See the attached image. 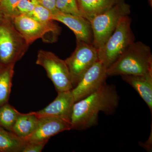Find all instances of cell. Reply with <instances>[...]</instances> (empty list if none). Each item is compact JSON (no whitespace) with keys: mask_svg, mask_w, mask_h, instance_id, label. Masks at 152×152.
Listing matches in <instances>:
<instances>
[{"mask_svg":"<svg viewBox=\"0 0 152 152\" xmlns=\"http://www.w3.org/2000/svg\"><path fill=\"white\" fill-rule=\"evenodd\" d=\"M119 103L115 87L105 84L97 91L74 104L71 118L72 129L85 130L97 124L101 112L113 113Z\"/></svg>","mask_w":152,"mask_h":152,"instance_id":"1","label":"cell"},{"mask_svg":"<svg viewBox=\"0 0 152 152\" xmlns=\"http://www.w3.org/2000/svg\"><path fill=\"white\" fill-rule=\"evenodd\" d=\"M108 76H152V54L151 48L141 42H134L110 66Z\"/></svg>","mask_w":152,"mask_h":152,"instance_id":"2","label":"cell"},{"mask_svg":"<svg viewBox=\"0 0 152 152\" xmlns=\"http://www.w3.org/2000/svg\"><path fill=\"white\" fill-rule=\"evenodd\" d=\"M129 15L120 20L115 31L104 43L98 49V58L108 69L134 42Z\"/></svg>","mask_w":152,"mask_h":152,"instance_id":"3","label":"cell"},{"mask_svg":"<svg viewBox=\"0 0 152 152\" xmlns=\"http://www.w3.org/2000/svg\"><path fill=\"white\" fill-rule=\"evenodd\" d=\"M29 45L15 28L12 19L5 16L0 21V66L15 64Z\"/></svg>","mask_w":152,"mask_h":152,"instance_id":"4","label":"cell"},{"mask_svg":"<svg viewBox=\"0 0 152 152\" xmlns=\"http://www.w3.org/2000/svg\"><path fill=\"white\" fill-rule=\"evenodd\" d=\"M130 13V6L124 1L91 19L93 45L97 49L102 46L113 32L121 19Z\"/></svg>","mask_w":152,"mask_h":152,"instance_id":"5","label":"cell"},{"mask_svg":"<svg viewBox=\"0 0 152 152\" xmlns=\"http://www.w3.org/2000/svg\"><path fill=\"white\" fill-rule=\"evenodd\" d=\"M36 64L46 71L48 77L54 85L57 92L71 91L73 88L69 71L65 60L54 53L40 50Z\"/></svg>","mask_w":152,"mask_h":152,"instance_id":"6","label":"cell"},{"mask_svg":"<svg viewBox=\"0 0 152 152\" xmlns=\"http://www.w3.org/2000/svg\"><path fill=\"white\" fill-rule=\"evenodd\" d=\"M77 45L70 56L65 60L73 88L87 71L99 60L98 49L93 44L77 41Z\"/></svg>","mask_w":152,"mask_h":152,"instance_id":"7","label":"cell"},{"mask_svg":"<svg viewBox=\"0 0 152 152\" xmlns=\"http://www.w3.org/2000/svg\"><path fill=\"white\" fill-rule=\"evenodd\" d=\"M107 69L99 60L87 71L71 90L75 103L95 92L106 83Z\"/></svg>","mask_w":152,"mask_h":152,"instance_id":"8","label":"cell"},{"mask_svg":"<svg viewBox=\"0 0 152 152\" xmlns=\"http://www.w3.org/2000/svg\"><path fill=\"white\" fill-rule=\"evenodd\" d=\"M12 20L17 31L29 45L38 39L45 37L48 33L57 38L59 35L26 14H19Z\"/></svg>","mask_w":152,"mask_h":152,"instance_id":"9","label":"cell"},{"mask_svg":"<svg viewBox=\"0 0 152 152\" xmlns=\"http://www.w3.org/2000/svg\"><path fill=\"white\" fill-rule=\"evenodd\" d=\"M75 103L71 91L58 93L54 100L45 108L34 112L38 118H54L71 123L73 107Z\"/></svg>","mask_w":152,"mask_h":152,"instance_id":"10","label":"cell"},{"mask_svg":"<svg viewBox=\"0 0 152 152\" xmlns=\"http://www.w3.org/2000/svg\"><path fill=\"white\" fill-rule=\"evenodd\" d=\"M71 130L72 126L69 122L57 118H40L35 130L24 140L28 142H48L53 136Z\"/></svg>","mask_w":152,"mask_h":152,"instance_id":"11","label":"cell"},{"mask_svg":"<svg viewBox=\"0 0 152 152\" xmlns=\"http://www.w3.org/2000/svg\"><path fill=\"white\" fill-rule=\"evenodd\" d=\"M52 19L62 23L70 29L76 36V41L93 43L91 23L82 16L64 13L58 10L52 14Z\"/></svg>","mask_w":152,"mask_h":152,"instance_id":"12","label":"cell"},{"mask_svg":"<svg viewBox=\"0 0 152 152\" xmlns=\"http://www.w3.org/2000/svg\"><path fill=\"white\" fill-rule=\"evenodd\" d=\"M122 78L133 87L145 101L152 113V76L121 75Z\"/></svg>","mask_w":152,"mask_h":152,"instance_id":"13","label":"cell"},{"mask_svg":"<svg viewBox=\"0 0 152 152\" xmlns=\"http://www.w3.org/2000/svg\"><path fill=\"white\" fill-rule=\"evenodd\" d=\"M124 0H77L82 16L90 21Z\"/></svg>","mask_w":152,"mask_h":152,"instance_id":"14","label":"cell"},{"mask_svg":"<svg viewBox=\"0 0 152 152\" xmlns=\"http://www.w3.org/2000/svg\"><path fill=\"white\" fill-rule=\"evenodd\" d=\"M39 121V118L34 112L20 113L15 123L12 132L20 138L25 140L35 130Z\"/></svg>","mask_w":152,"mask_h":152,"instance_id":"15","label":"cell"},{"mask_svg":"<svg viewBox=\"0 0 152 152\" xmlns=\"http://www.w3.org/2000/svg\"><path fill=\"white\" fill-rule=\"evenodd\" d=\"M26 143L23 139L0 126V152H21Z\"/></svg>","mask_w":152,"mask_h":152,"instance_id":"16","label":"cell"},{"mask_svg":"<svg viewBox=\"0 0 152 152\" xmlns=\"http://www.w3.org/2000/svg\"><path fill=\"white\" fill-rule=\"evenodd\" d=\"M15 64L0 66V106L8 103Z\"/></svg>","mask_w":152,"mask_h":152,"instance_id":"17","label":"cell"},{"mask_svg":"<svg viewBox=\"0 0 152 152\" xmlns=\"http://www.w3.org/2000/svg\"><path fill=\"white\" fill-rule=\"evenodd\" d=\"M27 15L55 32L60 34V28L54 23L52 13L39 4L36 6L32 12Z\"/></svg>","mask_w":152,"mask_h":152,"instance_id":"18","label":"cell"},{"mask_svg":"<svg viewBox=\"0 0 152 152\" xmlns=\"http://www.w3.org/2000/svg\"><path fill=\"white\" fill-rule=\"evenodd\" d=\"M20 113L8 103L0 106V126L12 132L15 123Z\"/></svg>","mask_w":152,"mask_h":152,"instance_id":"19","label":"cell"},{"mask_svg":"<svg viewBox=\"0 0 152 152\" xmlns=\"http://www.w3.org/2000/svg\"><path fill=\"white\" fill-rule=\"evenodd\" d=\"M57 10L64 13L82 16L77 0H56Z\"/></svg>","mask_w":152,"mask_h":152,"instance_id":"20","label":"cell"},{"mask_svg":"<svg viewBox=\"0 0 152 152\" xmlns=\"http://www.w3.org/2000/svg\"><path fill=\"white\" fill-rule=\"evenodd\" d=\"M20 0H1L0 12L6 17L12 19L18 15L17 6Z\"/></svg>","mask_w":152,"mask_h":152,"instance_id":"21","label":"cell"},{"mask_svg":"<svg viewBox=\"0 0 152 152\" xmlns=\"http://www.w3.org/2000/svg\"><path fill=\"white\" fill-rule=\"evenodd\" d=\"M38 4V0H20L17 6L18 15L29 14Z\"/></svg>","mask_w":152,"mask_h":152,"instance_id":"22","label":"cell"},{"mask_svg":"<svg viewBox=\"0 0 152 152\" xmlns=\"http://www.w3.org/2000/svg\"><path fill=\"white\" fill-rule=\"evenodd\" d=\"M48 142H26L21 152H41Z\"/></svg>","mask_w":152,"mask_h":152,"instance_id":"23","label":"cell"},{"mask_svg":"<svg viewBox=\"0 0 152 152\" xmlns=\"http://www.w3.org/2000/svg\"><path fill=\"white\" fill-rule=\"evenodd\" d=\"M39 4L48 10L52 14L58 11L56 7V0H38Z\"/></svg>","mask_w":152,"mask_h":152,"instance_id":"24","label":"cell"},{"mask_svg":"<svg viewBox=\"0 0 152 152\" xmlns=\"http://www.w3.org/2000/svg\"><path fill=\"white\" fill-rule=\"evenodd\" d=\"M152 131L151 132V134H150L149 137L145 142L142 143L141 142L140 145L144 148L147 151L149 152H151L152 151Z\"/></svg>","mask_w":152,"mask_h":152,"instance_id":"25","label":"cell"},{"mask_svg":"<svg viewBox=\"0 0 152 152\" xmlns=\"http://www.w3.org/2000/svg\"><path fill=\"white\" fill-rule=\"evenodd\" d=\"M5 17V16L1 12H0V21L2 19H4Z\"/></svg>","mask_w":152,"mask_h":152,"instance_id":"26","label":"cell"},{"mask_svg":"<svg viewBox=\"0 0 152 152\" xmlns=\"http://www.w3.org/2000/svg\"><path fill=\"white\" fill-rule=\"evenodd\" d=\"M0 2H1V0H0Z\"/></svg>","mask_w":152,"mask_h":152,"instance_id":"27","label":"cell"},{"mask_svg":"<svg viewBox=\"0 0 152 152\" xmlns=\"http://www.w3.org/2000/svg\"></svg>","mask_w":152,"mask_h":152,"instance_id":"28","label":"cell"}]
</instances>
